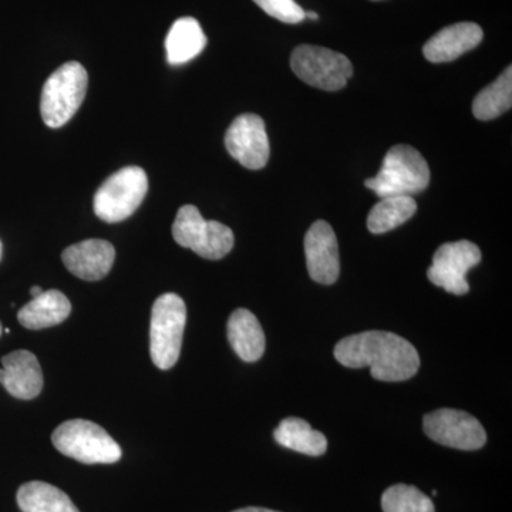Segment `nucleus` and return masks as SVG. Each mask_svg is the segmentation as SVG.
I'll list each match as a JSON object with an SVG mask.
<instances>
[{"label": "nucleus", "instance_id": "obj_1", "mask_svg": "<svg viewBox=\"0 0 512 512\" xmlns=\"http://www.w3.org/2000/svg\"><path fill=\"white\" fill-rule=\"evenodd\" d=\"M335 359L350 369L369 367L380 382H404L420 369L419 352L412 343L383 330H367L340 340Z\"/></svg>", "mask_w": 512, "mask_h": 512}, {"label": "nucleus", "instance_id": "obj_2", "mask_svg": "<svg viewBox=\"0 0 512 512\" xmlns=\"http://www.w3.org/2000/svg\"><path fill=\"white\" fill-rule=\"evenodd\" d=\"M365 184L380 198L414 197L429 187V164L416 148L399 144L390 148L379 174Z\"/></svg>", "mask_w": 512, "mask_h": 512}, {"label": "nucleus", "instance_id": "obj_3", "mask_svg": "<svg viewBox=\"0 0 512 512\" xmlns=\"http://www.w3.org/2000/svg\"><path fill=\"white\" fill-rule=\"evenodd\" d=\"M185 325H187V306L175 293L158 296L151 311L150 355L154 365L168 370L177 365L180 359Z\"/></svg>", "mask_w": 512, "mask_h": 512}, {"label": "nucleus", "instance_id": "obj_4", "mask_svg": "<svg viewBox=\"0 0 512 512\" xmlns=\"http://www.w3.org/2000/svg\"><path fill=\"white\" fill-rule=\"evenodd\" d=\"M52 441L63 456L83 464H114L123 454L117 441L89 420L64 421L53 431Z\"/></svg>", "mask_w": 512, "mask_h": 512}, {"label": "nucleus", "instance_id": "obj_5", "mask_svg": "<svg viewBox=\"0 0 512 512\" xmlns=\"http://www.w3.org/2000/svg\"><path fill=\"white\" fill-rule=\"evenodd\" d=\"M89 76L82 64L64 63L43 86L40 113L47 127H63L73 119L86 97Z\"/></svg>", "mask_w": 512, "mask_h": 512}, {"label": "nucleus", "instance_id": "obj_6", "mask_svg": "<svg viewBox=\"0 0 512 512\" xmlns=\"http://www.w3.org/2000/svg\"><path fill=\"white\" fill-rule=\"evenodd\" d=\"M173 237L180 247L191 249L201 258L218 261L232 251L234 232L218 221H207L194 205H184L177 212Z\"/></svg>", "mask_w": 512, "mask_h": 512}, {"label": "nucleus", "instance_id": "obj_7", "mask_svg": "<svg viewBox=\"0 0 512 512\" xmlns=\"http://www.w3.org/2000/svg\"><path fill=\"white\" fill-rule=\"evenodd\" d=\"M147 191L148 177L143 168H121L97 190L93 210L101 221L116 224L127 220L138 210Z\"/></svg>", "mask_w": 512, "mask_h": 512}, {"label": "nucleus", "instance_id": "obj_8", "mask_svg": "<svg viewBox=\"0 0 512 512\" xmlns=\"http://www.w3.org/2000/svg\"><path fill=\"white\" fill-rule=\"evenodd\" d=\"M293 73L309 86L326 92H338L353 74L350 60L326 47L301 45L291 56Z\"/></svg>", "mask_w": 512, "mask_h": 512}, {"label": "nucleus", "instance_id": "obj_9", "mask_svg": "<svg viewBox=\"0 0 512 512\" xmlns=\"http://www.w3.org/2000/svg\"><path fill=\"white\" fill-rule=\"evenodd\" d=\"M423 429L431 440L457 450H480L487 443L480 421L463 410H434L424 416Z\"/></svg>", "mask_w": 512, "mask_h": 512}, {"label": "nucleus", "instance_id": "obj_10", "mask_svg": "<svg viewBox=\"0 0 512 512\" xmlns=\"http://www.w3.org/2000/svg\"><path fill=\"white\" fill-rule=\"evenodd\" d=\"M481 251L473 242L457 241L441 245L433 256V264L427 269L431 284L448 293L461 296L470 291L466 276L471 268L480 264Z\"/></svg>", "mask_w": 512, "mask_h": 512}, {"label": "nucleus", "instance_id": "obj_11", "mask_svg": "<svg viewBox=\"0 0 512 512\" xmlns=\"http://www.w3.org/2000/svg\"><path fill=\"white\" fill-rule=\"evenodd\" d=\"M225 147L248 170L264 168L271 154L264 120L251 113L238 116L225 134Z\"/></svg>", "mask_w": 512, "mask_h": 512}, {"label": "nucleus", "instance_id": "obj_12", "mask_svg": "<svg viewBox=\"0 0 512 512\" xmlns=\"http://www.w3.org/2000/svg\"><path fill=\"white\" fill-rule=\"evenodd\" d=\"M306 266L313 281L332 285L340 274L339 245L335 231L326 221H316L306 232Z\"/></svg>", "mask_w": 512, "mask_h": 512}, {"label": "nucleus", "instance_id": "obj_13", "mask_svg": "<svg viewBox=\"0 0 512 512\" xmlns=\"http://www.w3.org/2000/svg\"><path fill=\"white\" fill-rule=\"evenodd\" d=\"M0 383L15 399H36L43 389V372L39 360L29 350H16L2 357Z\"/></svg>", "mask_w": 512, "mask_h": 512}, {"label": "nucleus", "instance_id": "obj_14", "mask_svg": "<svg viewBox=\"0 0 512 512\" xmlns=\"http://www.w3.org/2000/svg\"><path fill=\"white\" fill-rule=\"evenodd\" d=\"M63 264L83 281H100L113 268L116 249L104 239H86L66 248L62 254Z\"/></svg>", "mask_w": 512, "mask_h": 512}, {"label": "nucleus", "instance_id": "obj_15", "mask_svg": "<svg viewBox=\"0 0 512 512\" xmlns=\"http://www.w3.org/2000/svg\"><path fill=\"white\" fill-rule=\"evenodd\" d=\"M483 37V29L477 23H456L431 37L423 47L424 57L431 63L453 62L480 45Z\"/></svg>", "mask_w": 512, "mask_h": 512}, {"label": "nucleus", "instance_id": "obj_16", "mask_svg": "<svg viewBox=\"0 0 512 512\" xmlns=\"http://www.w3.org/2000/svg\"><path fill=\"white\" fill-rule=\"evenodd\" d=\"M229 345L244 362L254 363L265 352L266 339L261 323L248 309H237L228 319Z\"/></svg>", "mask_w": 512, "mask_h": 512}, {"label": "nucleus", "instance_id": "obj_17", "mask_svg": "<svg viewBox=\"0 0 512 512\" xmlns=\"http://www.w3.org/2000/svg\"><path fill=\"white\" fill-rule=\"evenodd\" d=\"M72 313V303L56 289L40 293L26 303L18 313L20 325L30 330H42L60 325Z\"/></svg>", "mask_w": 512, "mask_h": 512}, {"label": "nucleus", "instance_id": "obj_18", "mask_svg": "<svg viewBox=\"0 0 512 512\" xmlns=\"http://www.w3.org/2000/svg\"><path fill=\"white\" fill-rule=\"evenodd\" d=\"M207 46V36L194 18L175 20L165 39L168 63L173 66L195 59Z\"/></svg>", "mask_w": 512, "mask_h": 512}, {"label": "nucleus", "instance_id": "obj_19", "mask_svg": "<svg viewBox=\"0 0 512 512\" xmlns=\"http://www.w3.org/2000/svg\"><path fill=\"white\" fill-rule=\"evenodd\" d=\"M279 446L298 451L306 456L319 457L328 450V439L325 434L313 430L311 424L298 417H288L274 431Z\"/></svg>", "mask_w": 512, "mask_h": 512}, {"label": "nucleus", "instance_id": "obj_20", "mask_svg": "<svg viewBox=\"0 0 512 512\" xmlns=\"http://www.w3.org/2000/svg\"><path fill=\"white\" fill-rule=\"evenodd\" d=\"M16 500L22 512H80L69 495L43 481L23 484Z\"/></svg>", "mask_w": 512, "mask_h": 512}, {"label": "nucleus", "instance_id": "obj_21", "mask_svg": "<svg viewBox=\"0 0 512 512\" xmlns=\"http://www.w3.org/2000/svg\"><path fill=\"white\" fill-rule=\"evenodd\" d=\"M417 204L413 197L380 198L367 217V229L372 234H384L400 227L416 214Z\"/></svg>", "mask_w": 512, "mask_h": 512}, {"label": "nucleus", "instance_id": "obj_22", "mask_svg": "<svg viewBox=\"0 0 512 512\" xmlns=\"http://www.w3.org/2000/svg\"><path fill=\"white\" fill-rule=\"evenodd\" d=\"M512 106V69L508 66L503 74L477 94L473 103L476 119L488 121L511 109Z\"/></svg>", "mask_w": 512, "mask_h": 512}, {"label": "nucleus", "instance_id": "obj_23", "mask_svg": "<svg viewBox=\"0 0 512 512\" xmlns=\"http://www.w3.org/2000/svg\"><path fill=\"white\" fill-rule=\"evenodd\" d=\"M384 512H436L433 501L413 485L396 484L382 495Z\"/></svg>", "mask_w": 512, "mask_h": 512}, {"label": "nucleus", "instance_id": "obj_24", "mask_svg": "<svg viewBox=\"0 0 512 512\" xmlns=\"http://www.w3.org/2000/svg\"><path fill=\"white\" fill-rule=\"evenodd\" d=\"M266 15L278 19L279 22L301 23L306 19L305 10L295 0H254Z\"/></svg>", "mask_w": 512, "mask_h": 512}, {"label": "nucleus", "instance_id": "obj_25", "mask_svg": "<svg viewBox=\"0 0 512 512\" xmlns=\"http://www.w3.org/2000/svg\"><path fill=\"white\" fill-rule=\"evenodd\" d=\"M234 512H278V511L266 510V508L248 507V508H241V510H237Z\"/></svg>", "mask_w": 512, "mask_h": 512}, {"label": "nucleus", "instance_id": "obj_26", "mask_svg": "<svg viewBox=\"0 0 512 512\" xmlns=\"http://www.w3.org/2000/svg\"><path fill=\"white\" fill-rule=\"evenodd\" d=\"M40 293H43V289L40 288V286H33L32 289H30V295L33 296V298H36V296H39Z\"/></svg>", "mask_w": 512, "mask_h": 512}, {"label": "nucleus", "instance_id": "obj_27", "mask_svg": "<svg viewBox=\"0 0 512 512\" xmlns=\"http://www.w3.org/2000/svg\"><path fill=\"white\" fill-rule=\"evenodd\" d=\"M306 18L316 20L319 18L318 13L315 12H305Z\"/></svg>", "mask_w": 512, "mask_h": 512}, {"label": "nucleus", "instance_id": "obj_28", "mask_svg": "<svg viewBox=\"0 0 512 512\" xmlns=\"http://www.w3.org/2000/svg\"><path fill=\"white\" fill-rule=\"evenodd\" d=\"M2 255H3V245H2V241H0V259H2Z\"/></svg>", "mask_w": 512, "mask_h": 512}, {"label": "nucleus", "instance_id": "obj_29", "mask_svg": "<svg viewBox=\"0 0 512 512\" xmlns=\"http://www.w3.org/2000/svg\"><path fill=\"white\" fill-rule=\"evenodd\" d=\"M3 332H5V333H6V335H9V333H10V329L6 328L5 330H3Z\"/></svg>", "mask_w": 512, "mask_h": 512}, {"label": "nucleus", "instance_id": "obj_30", "mask_svg": "<svg viewBox=\"0 0 512 512\" xmlns=\"http://www.w3.org/2000/svg\"><path fill=\"white\" fill-rule=\"evenodd\" d=\"M3 329H2V323H0V336H2Z\"/></svg>", "mask_w": 512, "mask_h": 512}]
</instances>
